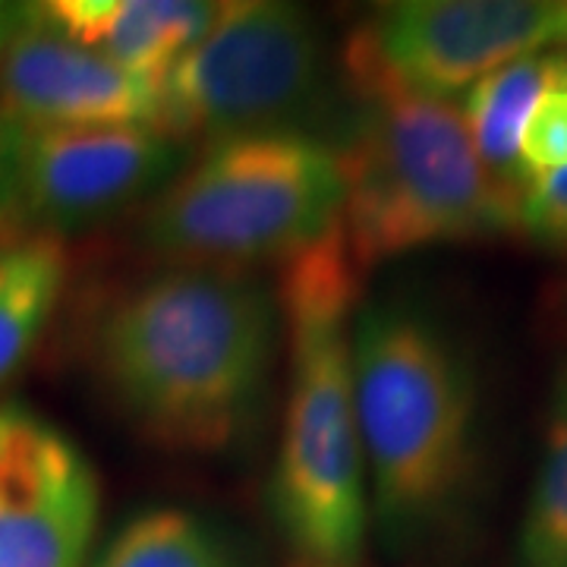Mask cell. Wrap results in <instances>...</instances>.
Segmentation results:
<instances>
[{"mask_svg": "<svg viewBox=\"0 0 567 567\" xmlns=\"http://www.w3.org/2000/svg\"><path fill=\"white\" fill-rule=\"evenodd\" d=\"M278 293L252 271L167 265L92 324V369L130 429L177 454H221L262 410Z\"/></svg>", "mask_w": 567, "mask_h": 567, "instance_id": "6da1fadb", "label": "cell"}, {"mask_svg": "<svg viewBox=\"0 0 567 567\" xmlns=\"http://www.w3.org/2000/svg\"><path fill=\"white\" fill-rule=\"evenodd\" d=\"M275 293L290 344L271 476L275 527L290 567H360L369 495L350 331L363 275L350 262L341 224L281 265Z\"/></svg>", "mask_w": 567, "mask_h": 567, "instance_id": "7a4b0ae2", "label": "cell"}, {"mask_svg": "<svg viewBox=\"0 0 567 567\" xmlns=\"http://www.w3.org/2000/svg\"><path fill=\"white\" fill-rule=\"evenodd\" d=\"M350 353L379 527L416 543L464 507L476 480V372L461 341L406 300L360 306Z\"/></svg>", "mask_w": 567, "mask_h": 567, "instance_id": "3957f363", "label": "cell"}, {"mask_svg": "<svg viewBox=\"0 0 567 567\" xmlns=\"http://www.w3.org/2000/svg\"><path fill=\"white\" fill-rule=\"evenodd\" d=\"M334 155L341 234L363 278L413 249L517 234L524 196L483 164L454 102L357 99Z\"/></svg>", "mask_w": 567, "mask_h": 567, "instance_id": "277c9868", "label": "cell"}, {"mask_svg": "<svg viewBox=\"0 0 567 567\" xmlns=\"http://www.w3.org/2000/svg\"><path fill=\"white\" fill-rule=\"evenodd\" d=\"M341 205L334 145L303 130L249 133L203 145L142 205V244L189 268L284 265L341 224Z\"/></svg>", "mask_w": 567, "mask_h": 567, "instance_id": "5b68a950", "label": "cell"}, {"mask_svg": "<svg viewBox=\"0 0 567 567\" xmlns=\"http://www.w3.org/2000/svg\"><path fill=\"white\" fill-rule=\"evenodd\" d=\"M328 58L297 3H221L215 25L158 80V133L189 145L297 130L322 107Z\"/></svg>", "mask_w": 567, "mask_h": 567, "instance_id": "8992f818", "label": "cell"}, {"mask_svg": "<svg viewBox=\"0 0 567 567\" xmlns=\"http://www.w3.org/2000/svg\"><path fill=\"white\" fill-rule=\"evenodd\" d=\"M567 44V0H401L379 3L344 41L353 99L454 102L498 66Z\"/></svg>", "mask_w": 567, "mask_h": 567, "instance_id": "52a82bcc", "label": "cell"}, {"mask_svg": "<svg viewBox=\"0 0 567 567\" xmlns=\"http://www.w3.org/2000/svg\"><path fill=\"white\" fill-rule=\"evenodd\" d=\"M7 126V123H3ZM186 145L152 126H7L0 244L66 237L145 205L181 174Z\"/></svg>", "mask_w": 567, "mask_h": 567, "instance_id": "ba28073f", "label": "cell"}, {"mask_svg": "<svg viewBox=\"0 0 567 567\" xmlns=\"http://www.w3.org/2000/svg\"><path fill=\"white\" fill-rule=\"evenodd\" d=\"M102 486L80 445L22 404H0V567H82Z\"/></svg>", "mask_w": 567, "mask_h": 567, "instance_id": "9c48e42d", "label": "cell"}, {"mask_svg": "<svg viewBox=\"0 0 567 567\" xmlns=\"http://www.w3.org/2000/svg\"><path fill=\"white\" fill-rule=\"evenodd\" d=\"M0 123L22 130L158 126V80L136 76L32 17L0 54Z\"/></svg>", "mask_w": 567, "mask_h": 567, "instance_id": "30bf717a", "label": "cell"}, {"mask_svg": "<svg viewBox=\"0 0 567 567\" xmlns=\"http://www.w3.org/2000/svg\"><path fill=\"white\" fill-rule=\"evenodd\" d=\"M221 3L203 0H51L32 3L48 32L80 44L123 70L162 73L215 25Z\"/></svg>", "mask_w": 567, "mask_h": 567, "instance_id": "8fae6325", "label": "cell"}, {"mask_svg": "<svg viewBox=\"0 0 567 567\" xmlns=\"http://www.w3.org/2000/svg\"><path fill=\"white\" fill-rule=\"evenodd\" d=\"M565 80L567 48H555L505 63L495 73L483 76L473 89H466L461 114L470 140L488 171L502 183L514 186L520 196H524V181H520L517 152H520L524 126L536 102L551 85Z\"/></svg>", "mask_w": 567, "mask_h": 567, "instance_id": "7c38bea8", "label": "cell"}, {"mask_svg": "<svg viewBox=\"0 0 567 567\" xmlns=\"http://www.w3.org/2000/svg\"><path fill=\"white\" fill-rule=\"evenodd\" d=\"M61 237H17L0 244V385L20 369L51 324L70 281Z\"/></svg>", "mask_w": 567, "mask_h": 567, "instance_id": "4fadbf2b", "label": "cell"}, {"mask_svg": "<svg viewBox=\"0 0 567 567\" xmlns=\"http://www.w3.org/2000/svg\"><path fill=\"white\" fill-rule=\"evenodd\" d=\"M517 567H567V365L548 391L543 454L517 536Z\"/></svg>", "mask_w": 567, "mask_h": 567, "instance_id": "5bb4252c", "label": "cell"}, {"mask_svg": "<svg viewBox=\"0 0 567 567\" xmlns=\"http://www.w3.org/2000/svg\"><path fill=\"white\" fill-rule=\"evenodd\" d=\"M95 567H237V561L196 514L158 507L133 517Z\"/></svg>", "mask_w": 567, "mask_h": 567, "instance_id": "9a60e30c", "label": "cell"}, {"mask_svg": "<svg viewBox=\"0 0 567 567\" xmlns=\"http://www.w3.org/2000/svg\"><path fill=\"white\" fill-rule=\"evenodd\" d=\"M520 181L527 186L567 167V80L551 85L536 102L520 136Z\"/></svg>", "mask_w": 567, "mask_h": 567, "instance_id": "2e32d148", "label": "cell"}, {"mask_svg": "<svg viewBox=\"0 0 567 567\" xmlns=\"http://www.w3.org/2000/svg\"><path fill=\"white\" fill-rule=\"evenodd\" d=\"M517 234L546 252L567 256V167L527 186L520 199Z\"/></svg>", "mask_w": 567, "mask_h": 567, "instance_id": "e0dca14e", "label": "cell"}, {"mask_svg": "<svg viewBox=\"0 0 567 567\" xmlns=\"http://www.w3.org/2000/svg\"><path fill=\"white\" fill-rule=\"evenodd\" d=\"M29 22V3H0V54Z\"/></svg>", "mask_w": 567, "mask_h": 567, "instance_id": "ac0fdd59", "label": "cell"}, {"mask_svg": "<svg viewBox=\"0 0 567 567\" xmlns=\"http://www.w3.org/2000/svg\"><path fill=\"white\" fill-rule=\"evenodd\" d=\"M558 316H561V324H565L567 331V287L561 290V303H558Z\"/></svg>", "mask_w": 567, "mask_h": 567, "instance_id": "d6986e66", "label": "cell"}, {"mask_svg": "<svg viewBox=\"0 0 567 567\" xmlns=\"http://www.w3.org/2000/svg\"><path fill=\"white\" fill-rule=\"evenodd\" d=\"M3 145H7V126L0 123V162H3Z\"/></svg>", "mask_w": 567, "mask_h": 567, "instance_id": "ffe728a7", "label": "cell"}]
</instances>
